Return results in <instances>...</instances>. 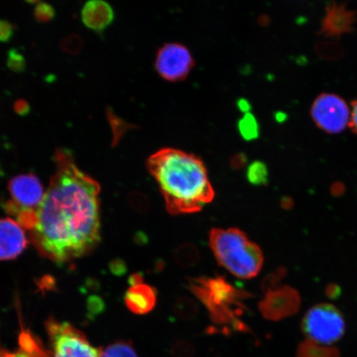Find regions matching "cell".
Segmentation results:
<instances>
[{"label": "cell", "instance_id": "1", "mask_svg": "<svg viewBox=\"0 0 357 357\" xmlns=\"http://www.w3.org/2000/svg\"><path fill=\"white\" fill-rule=\"evenodd\" d=\"M54 162L30 236L43 257L61 264L86 256L99 244L100 185L77 167L69 150L57 149Z\"/></svg>", "mask_w": 357, "mask_h": 357}, {"label": "cell", "instance_id": "2", "mask_svg": "<svg viewBox=\"0 0 357 357\" xmlns=\"http://www.w3.org/2000/svg\"><path fill=\"white\" fill-rule=\"evenodd\" d=\"M146 167L172 215L199 212L215 195L206 167L194 154L167 147L151 155Z\"/></svg>", "mask_w": 357, "mask_h": 357}, {"label": "cell", "instance_id": "3", "mask_svg": "<svg viewBox=\"0 0 357 357\" xmlns=\"http://www.w3.org/2000/svg\"><path fill=\"white\" fill-rule=\"evenodd\" d=\"M188 288L206 307L214 324L231 326L234 331H249L240 316L245 310L243 301L251 294L236 289L222 276L190 278Z\"/></svg>", "mask_w": 357, "mask_h": 357}, {"label": "cell", "instance_id": "4", "mask_svg": "<svg viewBox=\"0 0 357 357\" xmlns=\"http://www.w3.org/2000/svg\"><path fill=\"white\" fill-rule=\"evenodd\" d=\"M209 244L218 264L236 278L249 280L260 273L264 256L243 231L236 227L213 229Z\"/></svg>", "mask_w": 357, "mask_h": 357}, {"label": "cell", "instance_id": "5", "mask_svg": "<svg viewBox=\"0 0 357 357\" xmlns=\"http://www.w3.org/2000/svg\"><path fill=\"white\" fill-rule=\"evenodd\" d=\"M301 327L307 339L320 345H331L340 340L346 329L342 312L329 303L312 307L303 317Z\"/></svg>", "mask_w": 357, "mask_h": 357}, {"label": "cell", "instance_id": "6", "mask_svg": "<svg viewBox=\"0 0 357 357\" xmlns=\"http://www.w3.org/2000/svg\"><path fill=\"white\" fill-rule=\"evenodd\" d=\"M49 339L48 357H100V350L74 326L50 318L46 323Z\"/></svg>", "mask_w": 357, "mask_h": 357}, {"label": "cell", "instance_id": "7", "mask_svg": "<svg viewBox=\"0 0 357 357\" xmlns=\"http://www.w3.org/2000/svg\"><path fill=\"white\" fill-rule=\"evenodd\" d=\"M311 117L317 127L329 134L344 131L350 121L347 102L334 93H321L312 102Z\"/></svg>", "mask_w": 357, "mask_h": 357}, {"label": "cell", "instance_id": "8", "mask_svg": "<svg viewBox=\"0 0 357 357\" xmlns=\"http://www.w3.org/2000/svg\"><path fill=\"white\" fill-rule=\"evenodd\" d=\"M195 66L189 49L181 43H167L159 49L155 68L160 77L168 82H181L188 77Z\"/></svg>", "mask_w": 357, "mask_h": 357}, {"label": "cell", "instance_id": "9", "mask_svg": "<svg viewBox=\"0 0 357 357\" xmlns=\"http://www.w3.org/2000/svg\"><path fill=\"white\" fill-rule=\"evenodd\" d=\"M301 305L300 294L296 289L287 285L266 294L258 306L264 319L280 321L296 314Z\"/></svg>", "mask_w": 357, "mask_h": 357}, {"label": "cell", "instance_id": "10", "mask_svg": "<svg viewBox=\"0 0 357 357\" xmlns=\"http://www.w3.org/2000/svg\"><path fill=\"white\" fill-rule=\"evenodd\" d=\"M8 189L13 200L24 209L37 211L45 195L41 181L33 173L13 177L8 182Z\"/></svg>", "mask_w": 357, "mask_h": 357}, {"label": "cell", "instance_id": "11", "mask_svg": "<svg viewBox=\"0 0 357 357\" xmlns=\"http://www.w3.org/2000/svg\"><path fill=\"white\" fill-rule=\"evenodd\" d=\"M356 21V13L348 10L345 3L333 2L325 10V16L321 25L319 34L327 38H340L351 33Z\"/></svg>", "mask_w": 357, "mask_h": 357}, {"label": "cell", "instance_id": "12", "mask_svg": "<svg viewBox=\"0 0 357 357\" xmlns=\"http://www.w3.org/2000/svg\"><path fill=\"white\" fill-rule=\"evenodd\" d=\"M28 245L22 227L10 218L0 220V261L13 260Z\"/></svg>", "mask_w": 357, "mask_h": 357}, {"label": "cell", "instance_id": "13", "mask_svg": "<svg viewBox=\"0 0 357 357\" xmlns=\"http://www.w3.org/2000/svg\"><path fill=\"white\" fill-rule=\"evenodd\" d=\"M82 17L84 24L97 33H102L114 20V11L109 3L93 0L84 4Z\"/></svg>", "mask_w": 357, "mask_h": 357}, {"label": "cell", "instance_id": "14", "mask_svg": "<svg viewBox=\"0 0 357 357\" xmlns=\"http://www.w3.org/2000/svg\"><path fill=\"white\" fill-rule=\"evenodd\" d=\"M158 301V292L151 285H133L125 294V303L134 314L144 315L153 311Z\"/></svg>", "mask_w": 357, "mask_h": 357}, {"label": "cell", "instance_id": "15", "mask_svg": "<svg viewBox=\"0 0 357 357\" xmlns=\"http://www.w3.org/2000/svg\"><path fill=\"white\" fill-rule=\"evenodd\" d=\"M296 357H340L335 347H324L306 339L298 347Z\"/></svg>", "mask_w": 357, "mask_h": 357}, {"label": "cell", "instance_id": "16", "mask_svg": "<svg viewBox=\"0 0 357 357\" xmlns=\"http://www.w3.org/2000/svg\"><path fill=\"white\" fill-rule=\"evenodd\" d=\"M174 260L181 267L190 268L198 264L199 252L193 244L184 243L178 245L174 252Z\"/></svg>", "mask_w": 357, "mask_h": 357}, {"label": "cell", "instance_id": "17", "mask_svg": "<svg viewBox=\"0 0 357 357\" xmlns=\"http://www.w3.org/2000/svg\"><path fill=\"white\" fill-rule=\"evenodd\" d=\"M100 357H138L131 342L119 341L100 349Z\"/></svg>", "mask_w": 357, "mask_h": 357}, {"label": "cell", "instance_id": "18", "mask_svg": "<svg viewBox=\"0 0 357 357\" xmlns=\"http://www.w3.org/2000/svg\"><path fill=\"white\" fill-rule=\"evenodd\" d=\"M174 312L181 319L191 320L197 316L199 305L193 298L182 296L177 298L174 305Z\"/></svg>", "mask_w": 357, "mask_h": 357}, {"label": "cell", "instance_id": "19", "mask_svg": "<svg viewBox=\"0 0 357 357\" xmlns=\"http://www.w3.org/2000/svg\"><path fill=\"white\" fill-rule=\"evenodd\" d=\"M315 51L322 59L337 61L344 54V50L340 45L333 42H320L316 44Z\"/></svg>", "mask_w": 357, "mask_h": 357}, {"label": "cell", "instance_id": "20", "mask_svg": "<svg viewBox=\"0 0 357 357\" xmlns=\"http://www.w3.org/2000/svg\"><path fill=\"white\" fill-rule=\"evenodd\" d=\"M238 131L245 140L257 139L259 136L257 120L251 113L245 114L239 120Z\"/></svg>", "mask_w": 357, "mask_h": 357}, {"label": "cell", "instance_id": "21", "mask_svg": "<svg viewBox=\"0 0 357 357\" xmlns=\"http://www.w3.org/2000/svg\"><path fill=\"white\" fill-rule=\"evenodd\" d=\"M268 169L265 163L255 162L250 165L248 172V180L252 185H266L268 183Z\"/></svg>", "mask_w": 357, "mask_h": 357}, {"label": "cell", "instance_id": "22", "mask_svg": "<svg viewBox=\"0 0 357 357\" xmlns=\"http://www.w3.org/2000/svg\"><path fill=\"white\" fill-rule=\"evenodd\" d=\"M287 274V271L284 267H279L278 269L267 275L261 282L262 292L266 296V294L275 291L276 289L282 287H281V282H282Z\"/></svg>", "mask_w": 357, "mask_h": 357}, {"label": "cell", "instance_id": "23", "mask_svg": "<svg viewBox=\"0 0 357 357\" xmlns=\"http://www.w3.org/2000/svg\"><path fill=\"white\" fill-rule=\"evenodd\" d=\"M56 11L54 7L47 3H38L35 7L34 17L36 20L42 24H47L54 20Z\"/></svg>", "mask_w": 357, "mask_h": 357}, {"label": "cell", "instance_id": "24", "mask_svg": "<svg viewBox=\"0 0 357 357\" xmlns=\"http://www.w3.org/2000/svg\"><path fill=\"white\" fill-rule=\"evenodd\" d=\"M61 47L66 53L71 55H77L83 47L82 39L78 35L71 34L62 40Z\"/></svg>", "mask_w": 357, "mask_h": 357}, {"label": "cell", "instance_id": "25", "mask_svg": "<svg viewBox=\"0 0 357 357\" xmlns=\"http://www.w3.org/2000/svg\"><path fill=\"white\" fill-rule=\"evenodd\" d=\"M7 66L8 68L15 73H22L26 68L25 58L16 49H12L8 52Z\"/></svg>", "mask_w": 357, "mask_h": 357}, {"label": "cell", "instance_id": "26", "mask_svg": "<svg viewBox=\"0 0 357 357\" xmlns=\"http://www.w3.org/2000/svg\"><path fill=\"white\" fill-rule=\"evenodd\" d=\"M194 352V347L190 343L184 341L176 342L172 350L174 357H191Z\"/></svg>", "mask_w": 357, "mask_h": 357}, {"label": "cell", "instance_id": "27", "mask_svg": "<svg viewBox=\"0 0 357 357\" xmlns=\"http://www.w3.org/2000/svg\"><path fill=\"white\" fill-rule=\"evenodd\" d=\"M113 116V120L110 119L112 126H113V130L114 132V144L118 142L119 138L121 137L123 135L125 132H127L128 129H131L133 127L131 124H128L126 122L123 121V120L118 119L114 116Z\"/></svg>", "mask_w": 357, "mask_h": 357}, {"label": "cell", "instance_id": "28", "mask_svg": "<svg viewBox=\"0 0 357 357\" xmlns=\"http://www.w3.org/2000/svg\"><path fill=\"white\" fill-rule=\"evenodd\" d=\"M15 26L10 22L0 20V42H10L15 35Z\"/></svg>", "mask_w": 357, "mask_h": 357}, {"label": "cell", "instance_id": "29", "mask_svg": "<svg viewBox=\"0 0 357 357\" xmlns=\"http://www.w3.org/2000/svg\"><path fill=\"white\" fill-rule=\"evenodd\" d=\"M342 292V288L337 284H329L325 289L326 296L332 301H336L340 298Z\"/></svg>", "mask_w": 357, "mask_h": 357}, {"label": "cell", "instance_id": "30", "mask_svg": "<svg viewBox=\"0 0 357 357\" xmlns=\"http://www.w3.org/2000/svg\"><path fill=\"white\" fill-rule=\"evenodd\" d=\"M15 113L20 116H26L30 113L31 107L28 102L24 100H17L13 105Z\"/></svg>", "mask_w": 357, "mask_h": 357}, {"label": "cell", "instance_id": "31", "mask_svg": "<svg viewBox=\"0 0 357 357\" xmlns=\"http://www.w3.org/2000/svg\"><path fill=\"white\" fill-rule=\"evenodd\" d=\"M352 113L351 119L348 126L351 129V131L357 134V99L351 102Z\"/></svg>", "mask_w": 357, "mask_h": 357}, {"label": "cell", "instance_id": "32", "mask_svg": "<svg viewBox=\"0 0 357 357\" xmlns=\"http://www.w3.org/2000/svg\"><path fill=\"white\" fill-rule=\"evenodd\" d=\"M330 191H331V194L334 196V197H340V196L345 194L346 186L344 184H343V183L337 181L333 183V184L331 185Z\"/></svg>", "mask_w": 357, "mask_h": 357}, {"label": "cell", "instance_id": "33", "mask_svg": "<svg viewBox=\"0 0 357 357\" xmlns=\"http://www.w3.org/2000/svg\"><path fill=\"white\" fill-rule=\"evenodd\" d=\"M133 200L136 201V206L138 209H139L140 211L146 212L149 211V200H147L145 197H142V196L137 195L136 196H134Z\"/></svg>", "mask_w": 357, "mask_h": 357}, {"label": "cell", "instance_id": "34", "mask_svg": "<svg viewBox=\"0 0 357 357\" xmlns=\"http://www.w3.org/2000/svg\"><path fill=\"white\" fill-rule=\"evenodd\" d=\"M245 164V156L243 154L236 155L231 160V166L236 169L242 168Z\"/></svg>", "mask_w": 357, "mask_h": 357}, {"label": "cell", "instance_id": "35", "mask_svg": "<svg viewBox=\"0 0 357 357\" xmlns=\"http://www.w3.org/2000/svg\"><path fill=\"white\" fill-rule=\"evenodd\" d=\"M144 276L141 273H135L130 276V278H129V283H130L131 287H133V285H137L144 284Z\"/></svg>", "mask_w": 357, "mask_h": 357}, {"label": "cell", "instance_id": "36", "mask_svg": "<svg viewBox=\"0 0 357 357\" xmlns=\"http://www.w3.org/2000/svg\"><path fill=\"white\" fill-rule=\"evenodd\" d=\"M238 107L241 111H243L244 114L250 113V109H251V105H250L249 102L245 100H240L238 101Z\"/></svg>", "mask_w": 357, "mask_h": 357}, {"label": "cell", "instance_id": "37", "mask_svg": "<svg viewBox=\"0 0 357 357\" xmlns=\"http://www.w3.org/2000/svg\"><path fill=\"white\" fill-rule=\"evenodd\" d=\"M281 205L284 209H290L294 206V201L292 199L285 197L282 199Z\"/></svg>", "mask_w": 357, "mask_h": 357}]
</instances>
